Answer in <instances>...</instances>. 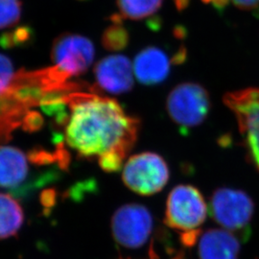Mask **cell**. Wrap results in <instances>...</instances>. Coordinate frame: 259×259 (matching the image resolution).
I'll list each match as a JSON object with an SVG mask.
<instances>
[{
	"label": "cell",
	"mask_w": 259,
	"mask_h": 259,
	"mask_svg": "<svg viewBox=\"0 0 259 259\" xmlns=\"http://www.w3.org/2000/svg\"><path fill=\"white\" fill-rule=\"evenodd\" d=\"M16 76L12 60L8 56L0 53V96L11 92Z\"/></svg>",
	"instance_id": "ac0fdd59"
},
{
	"label": "cell",
	"mask_w": 259,
	"mask_h": 259,
	"mask_svg": "<svg viewBox=\"0 0 259 259\" xmlns=\"http://www.w3.org/2000/svg\"><path fill=\"white\" fill-rule=\"evenodd\" d=\"M240 243L232 232L225 230H209L199 242L201 259H238Z\"/></svg>",
	"instance_id": "7c38bea8"
},
{
	"label": "cell",
	"mask_w": 259,
	"mask_h": 259,
	"mask_svg": "<svg viewBox=\"0 0 259 259\" xmlns=\"http://www.w3.org/2000/svg\"><path fill=\"white\" fill-rule=\"evenodd\" d=\"M236 8L250 12L254 17L259 18V0H229Z\"/></svg>",
	"instance_id": "ffe728a7"
},
{
	"label": "cell",
	"mask_w": 259,
	"mask_h": 259,
	"mask_svg": "<svg viewBox=\"0 0 259 259\" xmlns=\"http://www.w3.org/2000/svg\"><path fill=\"white\" fill-rule=\"evenodd\" d=\"M96 87L103 92L119 95L134 88V65L129 58L121 54L104 57L94 66Z\"/></svg>",
	"instance_id": "30bf717a"
},
{
	"label": "cell",
	"mask_w": 259,
	"mask_h": 259,
	"mask_svg": "<svg viewBox=\"0 0 259 259\" xmlns=\"http://www.w3.org/2000/svg\"><path fill=\"white\" fill-rule=\"evenodd\" d=\"M223 101L234 114L248 158L259 171V88L227 93Z\"/></svg>",
	"instance_id": "3957f363"
},
{
	"label": "cell",
	"mask_w": 259,
	"mask_h": 259,
	"mask_svg": "<svg viewBox=\"0 0 259 259\" xmlns=\"http://www.w3.org/2000/svg\"><path fill=\"white\" fill-rule=\"evenodd\" d=\"M34 38V29L28 25H21L1 35L0 47L4 49L24 48L33 45Z\"/></svg>",
	"instance_id": "2e32d148"
},
{
	"label": "cell",
	"mask_w": 259,
	"mask_h": 259,
	"mask_svg": "<svg viewBox=\"0 0 259 259\" xmlns=\"http://www.w3.org/2000/svg\"><path fill=\"white\" fill-rule=\"evenodd\" d=\"M186 59V50L180 49L174 56H169L160 47L141 49L134 60V72L139 83L155 87L165 82L170 76L172 65H180Z\"/></svg>",
	"instance_id": "9c48e42d"
},
{
	"label": "cell",
	"mask_w": 259,
	"mask_h": 259,
	"mask_svg": "<svg viewBox=\"0 0 259 259\" xmlns=\"http://www.w3.org/2000/svg\"><path fill=\"white\" fill-rule=\"evenodd\" d=\"M165 108L171 120L185 136L207 118L211 109L210 95L201 83H179L168 94Z\"/></svg>",
	"instance_id": "7a4b0ae2"
},
{
	"label": "cell",
	"mask_w": 259,
	"mask_h": 259,
	"mask_svg": "<svg viewBox=\"0 0 259 259\" xmlns=\"http://www.w3.org/2000/svg\"><path fill=\"white\" fill-rule=\"evenodd\" d=\"M95 47L88 37L64 33L56 37L51 48L54 67L67 78L84 74L93 65Z\"/></svg>",
	"instance_id": "8992f818"
},
{
	"label": "cell",
	"mask_w": 259,
	"mask_h": 259,
	"mask_svg": "<svg viewBox=\"0 0 259 259\" xmlns=\"http://www.w3.org/2000/svg\"><path fill=\"white\" fill-rule=\"evenodd\" d=\"M70 110L65 140L79 157H98L106 172L119 171L135 146L141 121L114 99L89 93L65 95Z\"/></svg>",
	"instance_id": "6da1fadb"
},
{
	"label": "cell",
	"mask_w": 259,
	"mask_h": 259,
	"mask_svg": "<svg viewBox=\"0 0 259 259\" xmlns=\"http://www.w3.org/2000/svg\"><path fill=\"white\" fill-rule=\"evenodd\" d=\"M22 127L26 132H36L41 129L44 125V118L37 111H28L24 114L23 119L21 121Z\"/></svg>",
	"instance_id": "d6986e66"
},
{
	"label": "cell",
	"mask_w": 259,
	"mask_h": 259,
	"mask_svg": "<svg viewBox=\"0 0 259 259\" xmlns=\"http://www.w3.org/2000/svg\"><path fill=\"white\" fill-rule=\"evenodd\" d=\"M153 229V218L148 209L138 204H125L111 218V231L121 246L137 249L147 241Z\"/></svg>",
	"instance_id": "52a82bcc"
},
{
	"label": "cell",
	"mask_w": 259,
	"mask_h": 259,
	"mask_svg": "<svg viewBox=\"0 0 259 259\" xmlns=\"http://www.w3.org/2000/svg\"><path fill=\"white\" fill-rule=\"evenodd\" d=\"M170 177L164 158L153 152L134 155L123 167L122 179L132 191L149 196L161 191Z\"/></svg>",
	"instance_id": "277c9868"
},
{
	"label": "cell",
	"mask_w": 259,
	"mask_h": 259,
	"mask_svg": "<svg viewBox=\"0 0 259 259\" xmlns=\"http://www.w3.org/2000/svg\"><path fill=\"white\" fill-rule=\"evenodd\" d=\"M200 233H201V231L199 229L189 231V232H183L181 240L186 247H192V246H194L196 242L198 240Z\"/></svg>",
	"instance_id": "44dd1931"
},
{
	"label": "cell",
	"mask_w": 259,
	"mask_h": 259,
	"mask_svg": "<svg viewBox=\"0 0 259 259\" xmlns=\"http://www.w3.org/2000/svg\"><path fill=\"white\" fill-rule=\"evenodd\" d=\"M110 26L102 33L101 42L106 50L118 52L129 46V31L123 25V21H111Z\"/></svg>",
	"instance_id": "9a60e30c"
},
{
	"label": "cell",
	"mask_w": 259,
	"mask_h": 259,
	"mask_svg": "<svg viewBox=\"0 0 259 259\" xmlns=\"http://www.w3.org/2000/svg\"><path fill=\"white\" fill-rule=\"evenodd\" d=\"M20 0H0V30L15 26L21 18Z\"/></svg>",
	"instance_id": "e0dca14e"
},
{
	"label": "cell",
	"mask_w": 259,
	"mask_h": 259,
	"mask_svg": "<svg viewBox=\"0 0 259 259\" xmlns=\"http://www.w3.org/2000/svg\"><path fill=\"white\" fill-rule=\"evenodd\" d=\"M164 0H116L122 19L143 20L153 17L162 7Z\"/></svg>",
	"instance_id": "5bb4252c"
},
{
	"label": "cell",
	"mask_w": 259,
	"mask_h": 259,
	"mask_svg": "<svg viewBox=\"0 0 259 259\" xmlns=\"http://www.w3.org/2000/svg\"><path fill=\"white\" fill-rule=\"evenodd\" d=\"M204 3L206 4H210L215 9L224 10L228 5H230V1L229 0H203Z\"/></svg>",
	"instance_id": "7402d4cb"
},
{
	"label": "cell",
	"mask_w": 259,
	"mask_h": 259,
	"mask_svg": "<svg viewBox=\"0 0 259 259\" xmlns=\"http://www.w3.org/2000/svg\"><path fill=\"white\" fill-rule=\"evenodd\" d=\"M254 211L250 196L232 188L217 189L211 197L210 213L225 229L240 231L248 227Z\"/></svg>",
	"instance_id": "ba28073f"
},
{
	"label": "cell",
	"mask_w": 259,
	"mask_h": 259,
	"mask_svg": "<svg viewBox=\"0 0 259 259\" xmlns=\"http://www.w3.org/2000/svg\"><path fill=\"white\" fill-rule=\"evenodd\" d=\"M207 206L201 192L192 185H178L170 192L164 223L168 227L189 232L204 224Z\"/></svg>",
	"instance_id": "5b68a950"
},
{
	"label": "cell",
	"mask_w": 259,
	"mask_h": 259,
	"mask_svg": "<svg viewBox=\"0 0 259 259\" xmlns=\"http://www.w3.org/2000/svg\"><path fill=\"white\" fill-rule=\"evenodd\" d=\"M29 160L20 149L0 145V187L16 190L24 185L30 174Z\"/></svg>",
	"instance_id": "8fae6325"
},
{
	"label": "cell",
	"mask_w": 259,
	"mask_h": 259,
	"mask_svg": "<svg viewBox=\"0 0 259 259\" xmlns=\"http://www.w3.org/2000/svg\"><path fill=\"white\" fill-rule=\"evenodd\" d=\"M24 222V213L12 196L0 192V239L16 235Z\"/></svg>",
	"instance_id": "4fadbf2b"
},
{
	"label": "cell",
	"mask_w": 259,
	"mask_h": 259,
	"mask_svg": "<svg viewBox=\"0 0 259 259\" xmlns=\"http://www.w3.org/2000/svg\"><path fill=\"white\" fill-rule=\"evenodd\" d=\"M79 1H87V0H79Z\"/></svg>",
	"instance_id": "603a6c76"
}]
</instances>
